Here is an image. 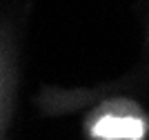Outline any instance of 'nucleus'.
Wrapping results in <instances>:
<instances>
[{
	"label": "nucleus",
	"instance_id": "obj_1",
	"mask_svg": "<svg viewBox=\"0 0 149 140\" xmlns=\"http://www.w3.org/2000/svg\"><path fill=\"white\" fill-rule=\"evenodd\" d=\"M145 134V127L140 118L127 116V114H105L102 118H96L91 122V138H127V140H140Z\"/></svg>",
	"mask_w": 149,
	"mask_h": 140
}]
</instances>
